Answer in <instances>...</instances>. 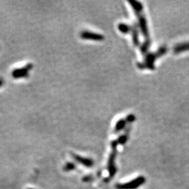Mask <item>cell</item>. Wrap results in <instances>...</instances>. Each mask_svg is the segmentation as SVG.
I'll use <instances>...</instances> for the list:
<instances>
[{
	"label": "cell",
	"instance_id": "3",
	"mask_svg": "<svg viewBox=\"0 0 189 189\" xmlns=\"http://www.w3.org/2000/svg\"><path fill=\"white\" fill-rule=\"evenodd\" d=\"M33 69V64L29 63V64L25 65L21 68H18L13 70L11 73V76L13 78L18 79L21 78H26L29 76V71Z\"/></svg>",
	"mask_w": 189,
	"mask_h": 189
},
{
	"label": "cell",
	"instance_id": "11",
	"mask_svg": "<svg viewBox=\"0 0 189 189\" xmlns=\"http://www.w3.org/2000/svg\"><path fill=\"white\" fill-rule=\"evenodd\" d=\"M92 179H93L92 176H87L83 179V181H92Z\"/></svg>",
	"mask_w": 189,
	"mask_h": 189
},
{
	"label": "cell",
	"instance_id": "12",
	"mask_svg": "<svg viewBox=\"0 0 189 189\" xmlns=\"http://www.w3.org/2000/svg\"><path fill=\"white\" fill-rule=\"evenodd\" d=\"M3 84H4V81L1 78H0V87L2 86Z\"/></svg>",
	"mask_w": 189,
	"mask_h": 189
},
{
	"label": "cell",
	"instance_id": "5",
	"mask_svg": "<svg viewBox=\"0 0 189 189\" xmlns=\"http://www.w3.org/2000/svg\"><path fill=\"white\" fill-rule=\"evenodd\" d=\"M71 155H72V158L76 160V162H78V163L81 164V165H84V166L87 167V168H90V167L93 166L94 165V162L93 160L91 159V158H84V157H81L80 155L77 154H75V153H71Z\"/></svg>",
	"mask_w": 189,
	"mask_h": 189
},
{
	"label": "cell",
	"instance_id": "6",
	"mask_svg": "<svg viewBox=\"0 0 189 189\" xmlns=\"http://www.w3.org/2000/svg\"><path fill=\"white\" fill-rule=\"evenodd\" d=\"M125 124H126V121L123 119H120L118 120V122L116 123V125H115V128H114V131L115 133H118L120 132V130H122L123 128H125Z\"/></svg>",
	"mask_w": 189,
	"mask_h": 189
},
{
	"label": "cell",
	"instance_id": "10",
	"mask_svg": "<svg viewBox=\"0 0 189 189\" xmlns=\"http://www.w3.org/2000/svg\"><path fill=\"white\" fill-rule=\"evenodd\" d=\"M189 48V43L187 45H183V46H179L177 48H175V51L176 53H179L180 51H183L184 48Z\"/></svg>",
	"mask_w": 189,
	"mask_h": 189
},
{
	"label": "cell",
	"instance_id": "7",
	"mask_svg": "<svg viewBox=\"0 0 189 189\" xmlns=\"http://www.w3.org/2000/svg\"><path fill=\"white\" fill-rule=\"evenodd\" d=\"M118 27L119 31L124 33V34L128 33L130 30V27L126 24H123V23H120V24L118 25Z\"/></svg>",
	"mask_w": 189,
	"mask_h": 189
},
{
	"label": "cell",
	"instance_id": "2",
	"mask_svg": "<svg viewBox=\"0 0 189 189\" xmlns=\"http://www.w3.org/2000/svg\"><path fill=\"white\" fill-rule=\"evenodd\" d=\"M146 182V178L143 176L137 177L135 179L122 184H117V189H137Z\"/></svg>",
	"mask_w": 189,
	"mask_h": 189
},
{
	"label": "cell",
	"instance_id": "13",
	"mask_svg": "<svg viewBox=\"0 0 189 189\" xmlns=\"http://www.w3.org/2000/svg\"><path fill=\"white\" fill-rule=\"evenodd\" d=\"M29 189H33V188H29Z\"/></svg>",
	"mask_w": 189,
	"mask_h": 189
},
{
	"label": "cell",
	"instance_id": "4",
	"mask_svg": "<svg viewBox=\"0 0 189 189\" xmlns=\"http://www.w3.org/2000/svg\"><path fill=\"white\" fill-rule=\"evenodd\" d=\"M80 37L84 40H91L95 41H102L104 39V36L102 34L87 30L81 32Z\"/></svg>",
	"mask_w": 189,
	"mask_h": 189
},
{
	"label": "cell",
	"instance_id": "8",
	"mask_svg": "<svg viewBox=\"0 0 189 189\" xmlns=\"http://www.w3.org/2000/svg\"><path fill=\"white\" fill-rule=\"evenodd\" d=\"M75 168H76V165H75V164L73 163H71V162H69V163L65 164L64 168H63V170H64V171L69 172L75 170Z\"/></svg>",
	"mask_w": 189,
	"mask_h": 189
},
{
	"label": "cell",
	"instance_id": "1",
	"mask_svg": "<svg viewBox=\"0 0 189 189\" xmlns=\"http://www.w3.org/2000/svg\"><path fill=\"white\" fill-rule=\"evenodd\" d=\"M118 142L116 140H113L111 142V146L112 148V152L109 155V158L108 160V170L109 173V178H111L115 175L116 172V165H115V159H116L117 153V146Z\"/></svg>",
	"mask_w": 189,
	"mask_h": 189
},
{
	"label": "cell",
	"instance_id": "9",
	"mask_svg": "<svg viewBox=\"0 0 189 189\" xmlns=\"http://www.w3.org/2000/svg\"><path fill=\"white\" fill-rule=\"evenodd\" d=\"M127 140H128V137H127L126 135H121L118 138V140H116L118 144H124L125 142H127Z\"/></svg>",
	"mask_w": 189,
	"mask_h": 189
}]
</instances>
